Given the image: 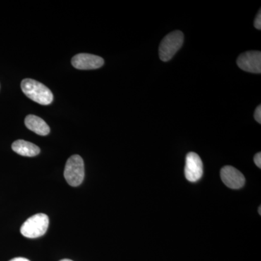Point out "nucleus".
<instances>
[{"label":"nucleus","instance_id":"6","mask_svg":"<svg viewBox=\"0 0 261 261\" xmlns=\"http://www.w3.org/2000/svg\"><path fill=\"white\" fill-rule=\"evenodd\" d=\"M237 63L240 69L252 73H261V53L249 51L240 55Z\"/></svg>","mask_w":261,"mask_h":261},{"label":"nucleus","instance_id":"4","mask_svg":"<svg viewBox=\"0 0 261 261\" xmlns=\"http://www.w3.org/2000/svg\"><path fill=\"white\" fill-rule=\"evenodd\" d=\"M64 177L72 187L80 186L84 178V163L79 154H74L67 161L64 170Z\"/></svg>","mask_w":261,"mask_h":261},{"label":"nucleus","instance_id":"11","mask_svg":"<svg viewBox=\"0 0 261 261\" xmlns=\"http://www.w3.org/2000/svg\"><path fill=\"white\" fill-rule=\"evenodd\" d=\"M254 27L257 30H260L261 29V10H259L258 13H257L256 18L255 19L254 21Z\"/></svg>","mask_w":261,"mask_h":261},{"label":"nucleus","instance_id":"15","mask_svg":"<svg viewBox=\"0 0 261 261\" xmlns=\"http://www.w3.org/2000/svg\"><path fill=\"white\" fill-rule=\"evenodd\" d=\"M258 213H259V215H261V207L260 206V207H259V208H258Z\"/></svg>","mask_w":261,"mask_h":261},{"label":"nucleus","instance_id":"10","mask_svg":"<svg viewBox=\"0 0 261 261\" xmlns=\"http://www.w3.org/2000/svg\"><path fill=\"white\" fill-rule=\"evenodd\" d=\"M12 149L20 155L25 157H34L40 152V148L32 142L19 140L15 141L12 145Z\"/></svg>","mask_w":261,"mask_h":261},{"label":"nucleus","instance_id":"3","mask_svg":"<svg viewBox=\"0 0 261 261\" xmlns=\"http://www.w3.org/2000/svg\"><path fill=\"white\" fill-rule=\"evenodd\" d=\"M183 43L184 34L181 31H174L163 38L159 47V57L161 61L168 62L171 60Z\"/></svg>","mask_w":261,"mask_h":261},{"label":"nucleus","instance_id":"2","mask_svg":"<svg viewBox=\"0 0 261 261\" xmlns=\"http://www.w3.org/2000/svg\"><path fill=\"white\" fill-rule=\"evenodd\" d=\"M49 227V218L44 214L34 215L29 218L20 228V233L27 238L34 239L42 237Z\"/></svg>","mask_w":261,"mask_h":261},{"label":"nucleus","instance_id":"7","mask_svg":"<svg viewBox=\"0 0 261 261\" xmlns=\"http://www.w3.org/2000/svg\"><path fill=\"white\" fill-rule=\"evenodd\" d=\"M71 63L76 69L93 70L101 68L104 65V60L94 55L81 53L72 58Z\"/></svg>","mask_w":261,"mask_h":261},{"label":"nucleus","instance_id":"9","mask_svg":"<svg viewBox=\"0 0 261 261\" xmlns=\"http://www.w3.org/2000/svg\"><path fill=\"white\" fill-rule=\"evenodd\" d=\"M25 125L29 130L40 136H47L50 132V128L44 120L34 115L25 117Z\"/></svg>","mask_w":261,"mask_h":261},{"label":"nucleus","instance_id":"12","mask_svg":"<svg viewBox=\"0 0 261 261\" xmlns=\"http://www.w3.org/2000/svg\"><path fill=\"white\" fill-rule=\"evenodd\" d=\"M254 118L257 123H261V106L259 105L256 109H255V113H254Z\"/></svg>","mask_w":261,"mask_h":261},{"label":"nucleus","instance_id":"13","mask_svg":"<svg viewBox=\"0 0 261 261\" xmlns=\"http://www.w3.org/2000/svg\"><path fill=\"white\" fill-rule=\"evenodd\" d=\"M254 162H255V165L259 168H261V153L260 152H258L255 154V157H254Z\"/></svg>","mask_w":261,"mask_h":261},{"label":"nucleus","instance_id":"8","mask_svg":"<svg viewBox=\"0 0 261 261\" xmlns=\"http://www.w3.org/2000/svg\"><path fill=\"white\" fill-rule=\"evenodd\" d=\"M221 178L226 186L238 190L245 185V176L233 166H226L221 170Z\"/></svg>","mask_w":261,"mask_h":261},{"label":"nucleus","instance_id":"1","mask_svg":"<svg viewBox=\"0 0 261 261\" xmlns=\"http://www.w3.org/2000/svg\"><path fill=\"white\" fill-rule=\"evenodd\" d=\"M21 89L29 99L42 106H48L53 102V94L50 89L37 81L25 79L22 81Z\"/></svg>","mask_w":261,"mask_h":261},{"label":"nucleus","instance_id":"5","mask_svg":"<svg viewBox=\"0 0 261 261\" xmlns=\"http://www.w3.org/2000/svg\"><path fill=\"white\" fill-rule=\"evenodd\" d=\"M185 177L189 181L197 182L203 174V164L200 156L195 152L187 154L185 168Z\"/></svg>","mask_w":261,"mask_h":261},{"label":"nucleus","instance_id":"16","mask_svg":"<svg viewBox=\"0 0 261 261\" xmlns=\"http://www.w3.org/2000/svg\"><path fill=\"white\" fill-rule=\"evenodd\" d=\"M60 261H73V260H69V259H63V260H61Z\"/></svg>","mask_w":261,"mask_h":261},{"label":"nucleus","instance_id":"14","mask_svg":"<svg viewBox=\"0 0 261 261\" xmlns=\"http://www.w3.org/2000/svg\"><path fill=\"white\" fill-rule=\"evenodd\" d=\"M10 261H30L29 259L25 258V257H15V258L12 259Z\"/></svg>","mask_w":261,"mask_h":261}]
</instances>
